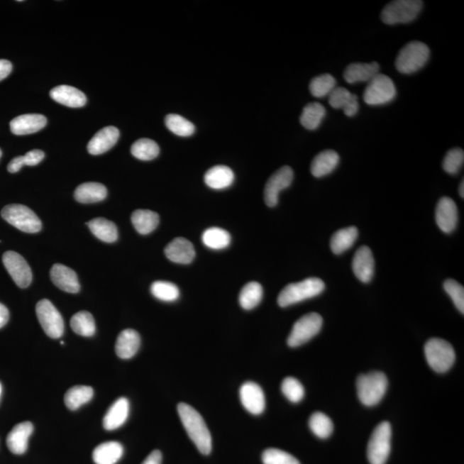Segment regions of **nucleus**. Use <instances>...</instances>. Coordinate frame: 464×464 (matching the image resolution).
Masks as SVG:
<instances>
[{
	"instance_id": "1",
	"label": "nucleus",
	"mask_w": 464,
	"mask_h": 464,
	"mask_svg": "<svg viewBox=\"0 0 464 464\" xmlns=\"http://www.w3.org/2000/svg\"><path fill=\"white\" fill-rule=\"evenodd\" d=\"M179 416L191 441L203 455H209L211 451V436L206 422L197 410L187 404L177 406Z\"/></svg>"
},
{
	"instance_id": "2",
	"label": "nucleus",
	"mask_w": 464,
	"mask_h": 464,
	"mask_svg": "<svg viewBox=\"0 0 464 464\" xmlns=\"http://www.w3.org/2000/svg\"><path fill=\"white\" fill-rule=\"evenodd\" d=\"M325 284L319 278H308L298 283L289 284L280 292L278 304L280 307L290 306L292 304L315 298L324 291Z\"/></svg>"
},
{
	"instance_id": "3",
	"label": "nucleus",
	"mask_w": 464,
	"mask_h": 464,
	"mask_svg": "<svg viewBox=\"0 0 464 464\" xmlns=\"http://www.w3.org/2000/svg\"><path fill=\"white\" fill-rule=\"evenodd\" d=\"M356 385L361 404L372 407L380 404L384 398L388 387V380L385 373L372 372L358 377Z\"/></svg>"
},
{
	"instance_id": "4",
	"label": "nucleus",
	"mask_w": 464,
	"mask_h": 464,
	"mask_svg": "<svg viewBox=\"0 0 464 464\" xmlns=\"http://www.w3.org/2000/svg\"><path fill=\"white\" fill-rule=\"evenodd\" d=\"M430 57L427 45L418 40L411 42L402 48L397 57L396 68L402 74H412L425 67Z\"/></svg>"
},
{
	"instance_id": "5",
	"label": "nucleus",
	"mask_w": 464,
	"mask_h": 464,
	"mask_svg": "<svg viewBox=\"0 0 464 464\" xmlns=\"http://www.w3.org/2000/svg\"><path fill=\"white\" fill-rule=\"evenodd\" d=\"M425 355L430 368L438 373L448 372L455 362L453 346L438 338L431 339L425 345Z\"/></svg>"
},
{
	"instance_id": "6",
	"label": "nucleus",
	"mask_w": 464,
	"mask_h": 464,
	"mask_svg": "<svg viewBox=\"0 0 464 464\" xmlns=\"http://www.w3.org/2000/svg\"><path fill=\"white\" fill-rule=\"evenodd\" d=\"M423 8L420 0H396L388 4L382 11V21L389 26L408 23L416 18Z\"/></svg>"
},
{
	"instance_id": "7",
	"label": "nucleus",
	"mask_w": 464,
	"mask_h": 464,
	"mask_svg": "<svg viewBox=\"0 0 464 464\" xmlns=\"http://www.w3.org/2000/svg\"><path fill=\"white\" fill-rule=\"evenodd\" d=\"M392 426L382 422L373 431L368 446V458L370 464H385L392 451Z\"/></svg>"
},
{
	"instance_id": "8",
	"label": "nucleus",
	"mask_w": 464,
	"mask_h": 464,
	"mask_svg": "<svg viewBox=\"0 0 464 464\" xmlns=\"http://www.w3.org/2000/svg\"><path fill=\"white\" fill-rule=\"evenodd\" d=\"M1 216L10 225L26 233H36L42 230V221L38 216L26 206L8 205L4 207Z\"/></svg>"
},
{
	"instance_id": "9",
	"label": "nucleus",
	"mask_w": 464,
	"mask_h": 464,
	"mask_svg": "<svg viewBox=\"0 0 464 464\" xmlns=\"http://www.w3.org/2000/svg\"><path fill=\"white\" fill-rule=\"evenodd\" d=\"M396 85L392 79L378 73L370 79L365 89L363 99L366 104L372 106L385 105L396 99Z\"/></svg>"
},
{
	"instance_id": "10",
	"label": "nucleus",
	"mask_w": 464,
	"mask_h": 464,
	"mask_svg": "<svg viewBox=\"0 0 464 464\" xmlns=\"http://www.w3.org/2000/svg\"><path fill=\"white\" fill-rule=\"evenodd\" d=\"M323 327V319L317 313L304 315L293 325L290 335L288 336L289 347L297 348L308 343L316 336Z\"/></svg>"
},
{
	"instance_id": "11",
	"label": "nucleus",
	"mask_w": 464,
	"mask_h": 464,
	"mask_svg": "<svg viewBox=\"0 0 464 464\" xmlns=\"http://www.w3.org/2000/svg\"><path fill=\"white\" fill-rule=\"evenodd\" d=\"M36 316L45 333L53 339H58L64 333L62 316L48 299L39 301L35 307Z\"/></svg>"
},
{
	"instance_id": "12",
	"label": "nucleus",
	"mask_w": 464,
	"mask_h": 464,
	"mask_svg": "<svg viewBox=\"0 0 464 464\" xmlns=\"http://www.w3.org/2000/svg\"><path fill=\"white\" fill-rule=\"evenodd\" d=\"M4 266L20 288H27L32 282V271L26 259L15 251H6L3 255Z\"/></svg>"
},
{
	"instance_id": "13",
	"label": "nucleus",
	"mask_w": 464,
	"mask_h": 464,
	"mask_svg": "<svg viewBox=\"0 0 464 464\" xmlns=\"http://www.w3.org/2000/svg\"><path fill=\"white\" fill-rule=\"evenodd\" d=\"M293 177L294 173L289 166H284L272 175L264 189V199L267 206L274 207L278 204L280 193L290 187Z\"/></svg>"
},
{
	"instance_id": "14",
	"label": "nucleus",
	"mask_w": 464,
	"mask_h": 464,
	"mask_svg": "<svg viewBox=\"0 0 464 464\" xmlns=\"http://www.w3.org/2000/svg\"><path fill=\"white\" fill-rule=\"evenodd\" d=\"M240 400L244 409L252 414H260L265 409V396L263 389L255 382H247L242 385L240 389Z\"/></svg>"
},
{
	"instance_id": "15",
	"label": "nucleus",
	"mask_w": 464,
	"mask_h": 464,
	"mask_svg": "<svg viewBox=\"0 0 464 464\" xmlns=\"http://www.w3.org/2000/svg\"><path fill=\"white\" fill-rule=\"evenodd\" d=\"M437 225L445 233H451L458 226V210L455 201L450 197L439 199L436 207Z\"/></svg>"
},
{
	"instance_id": "16",
	"label": "nucleus",
	"mask_w": 464,
	"mask_h": 464,
	"mask_svg": "<svg viewBox=\"0 0 464 464\" xmlns=\"http://www.w3.org/2000/svg\"><path fill=\"white\" fill-rule=\"evenodd\" d=\"M375 262L372 250L368 246H362L356 251L353 260L354 275L361 282L368 283L373 278Z\"/></svg>"
},
{
	"instance_id": "17",
	"label": "nucleus",
	"mask_w": 464,
	"mask_h": 464,
	"mask_svg": "<svg viewBox=\"0 0 464 464\" xmlns=\"http://www.w3.org/2000/svg\"><path fill=\"white\" fill-rule=\"evenodd\" d=\"M33 431V424L28 421L19 423L13 427L6 438L7 446L12 453L22 455L26 453L28 438Z\"/></svg>"
},
{
	"instance_id": "18",
	"label": "nucleus",
	"mask_w": 464,
	"mask_h": 464,
	"mask_svg": "<svg viewBox=\"0 0 464 464\" xmlns=\"http://www.w3.org/2000/svg\"><path fill=\"white\" fill-rule=\"evenodd\" d=\"M165 254L172 262L187 265L193 262L195 250L193 243L188 239L177 238L166 246Z\"/></svg>"
},
{
	"instance_id": "19",
	"label": "nucleus",
	"mask_w": 464,
	"mask_h": 464,
	"mask_svg": "<svg viewBox=\"0 0 464 464\" xmlns=\"http://www.w3.org/2000/svg\"><path fill=\"white\" fill-rule=\"evenodd\" d=\"M47 125V118L40 114H27L14 118L10 128L15 136H27L38 133Z\"/></svg>"
},
{
	"instance_id": "20",
	"label": "nucleus",
	"mask_w": 464,
	"mask_h": 464,
	"mask_svg": "<svg viewBox=\"0 0 464 464\" xmlns=\"http://www.w3.org/2000/svg\"><path fill=\"white\" fill-rule=\"evenodd\" d=\"M50 277L53 283L60 290L69 293H77L80 291L79 278L75 271L70 267L62 264H55L51 268Z\"/></svg>"
},
{
	"instance_id": "21",
	"label": "nucleus",
	"mask_w": 464,
	"mask_h": 464,
	"mask_svg": "<svg viewBox=\"0 0 464 464\" xmlns=\"http://www.w3.org/2000/svg\"><path fill=\"white\" fill-rule=\"evenodd\" d=\"M120 132L116 127L109 126L101 129L89 140L87 150L89 154L101 155L111 150L119 140Z\"/></svg>"
},
{
	"instance_id": "22",
	"label": "nucleus",
	"mask_w": 464,
	"mask_h": 464,
	"mask_svg": "<svg viewBox=\"0 0 464 464\" xmlns=\"http://www.w3.org/2000/svg\"><path fill=\"white\" fill-rule=\"evenodd\" d=\"M53 100L69 108H81L87 104V99L84 93L70 85H59L52 89Z\"/></svg>"
},
{
	"instance_id": "23",
	"label": "nucleus",
	"mask_w": 464,
	"mask_h": 464,
	"mask_svg": "<svg viewBox=\"0 0 464 464\" xmlns=\"http://www.w3.org/2000/svg\"><path fill=\"white\" fill-rule=\"evenodd\" d=\"M380 65L372 63H353L346 68L344 79L348 84L369 82L380 73Z\"/></svg>"
},
{
	"instance_id": "24",
	"label": "nucleus",
	"mask_w": 464,
	"mask_h": 464,
	"mask_svg": "<svg viewBox=\"0 0 464 464\" xmlns=\"http://www.w3.org/2000/svg\"><path fill=\"white\" fill-rule=\"evenodd\" d=\"M129 415V402L127 398L118 399L106 413L104 418V427L113 431L119 429L127 421Z\"/></svg>"
},
{
	"instance_id": "25",
	"label": "nucleus",
	"mask_w": 464,
	"mask_h": 464,
	"mask_svg": "<svg viewBox=\"0 0 464 464\" xmlns=\"http://www.w3.org/2000/svg\"><path fill=\"white\" fill-rule=\"evenodd\" d=\"M140 347V336L133 329L128 328L122 331L117 338L116 353L122 360L131 359Z\"/></svg>"
},
{
	"instance_id": "26",
	"label": "nucleus",
	"mask_w": 464,
	"mask_h": 464,
	"mask_svg": "<svg viewBox=\"0 0 464 464\" xmlns=\"http://www.w3.org/2000/svg\"><path fill=\"white\" fill-rule=\"evenodd\" d=\"M340 157L335 150H326L317 154L311 162V172L315 177L331 174L339 164Z\"/></svg>"
},
{
	"instance_id": "27",
	"label": "nucleus",
	"mask_w": 464,
	"mask_h": 464,
	"mask_svg": "<svg viewBox=\"0 0 464 464\" xmlns=\"http://www.w3.org/2000/svg\"><path fill=\"white\" fill-rule=\"evenodd\" d=\"M234 173L229 167L217 165L207 170L204 181L209 188L221 190L229 188L234 182Z\"/></svg>"
},
{
	"instance_id": "28",
	"label": "nucleus",
	"mask_w": 464,
	"mask_h": 464,
	"mask_svg": "<svg viewBox=\"0 0 464 464\" xmlns=\"http://www.w3.org/2000/svg\"><path fill=\"white\" fill-rule=\"evenodd\" d=\"M106 187L99 182H84L75 190L74 197L77 201L89 204L104 201L107 197Z\"/></svg>"
},
{
	"instance_id": "29",
	"label": "nucleus",
	"mask_w": 464,
	"mask_h": 464,
	"mask_svg": "<svg viewBox=\"0 0 464 464\" xmlns=\"http://www.w3.org/2000/svg\"><path fill=\"white\" fill-rule=\"evenodd\" d=\"M123 446L116 441L106 442L93 451V461L96 464H116L123 455Z\"/></svg>"
},
{
	"instance_id": "30",
	"label": "nucleus",
	"mask_w": 464,
	"mask_h": 464,
	"mask_svg": "<svg viewBox=\"0 0 464 464\" xmlns=\"http://www.w3.org/2000/svg\"><path fill=\"white\" fill-rule=\"evenodd\" d=\"M87 225L92 234L105 243H115L118 239L117 227L111 221L104 218H96L89 221Z\"/></svg>"
},
{
	"instance_id": "31",
	"label": "nucleus",
	"mask_w": 464,
	"mask_h": 464,
	"mask_svg": "<svg viewBox=\"0 0 464 464\" xmlns=\"http://www.w3.org/2000/svg\"><path fill=\"white\" fill-rule=\"evenodd\" d=\"M131 221L138 233L148 235L153 232L160 223V216L150 210L134 211Z\"/></svg>"
},
{
	"instance_id": "32",
	"label": "nucleus",
	"mask_w": 464,
	"mask_h": 464,
	"mask_svg": "<svg viewBox=\"0 0 464 464\" xmlns=\"http://www.w3.org/2000/svg\"><path fill=\"white\" fill-rule=\"evenodd\" d=\"M359 231L356 227L351 226L337 231L332 236L331 248L333 254L341 255L351 248L356 242Z\"/></svg>"
},
{
	"instance_id": "33",
	"label": "nucleus",
	"mask_w": 464,
	"mask_h": 464,
	"mask_svg": "<svg viewBox=\"0 0 464 464\" xmlns=\"http://www.w3.org/2000/svg\"><path fill=\"white\" fill-rule=\"evenodd\" d=\"M94 396V390L89 386L77 385L67 390L65 394V404L70 410L74 411L81 406L88 404Z\"/></svg>"
},
{
	"instance_id": "34",
	"label": "nucleus",
	"mask_w": 464,
	"mask_h": 464,
	"mask_svg": "<svg viewBox=\"0 0 464 464\" xmlns=\"http://www.w3.org/2000/svg\"><path fill=\"white\" fill-rule=\"evenodd\" d=\"M326 116V109L319 103L309 104L303 109L300 116V123L308 130L319 128L321 121Z\"/></svg>"
},
{
	"instance_id": "35",
	"label": "nucleus",
	"mask_w": 464,
	"mask_h": 464,
	"mask_svg": "<svg viewBox=\"0 0 464 464\" xmlns=\"http://www.w3.org/2000/svg\"><path fill=\"white\" fill-rule=\"evenodd\" d=\"M202 242L211 250H223L230 245L231 238L229 232L219 227H211L202 234Z\"/></svg>"
},
{
	"instance_id": "36",
	"label": "nucleus",
	"mask_w": 464,
	"mask_h": 464,
	"mask_svg": "<svg viewBox=\"0 0 464 464\" xmlns=\"http://www.w3.org/2000/svg\"><path fill=\"white\" fill-rule=\"evenodd\" d=\"M263 296L262 285L258 282H250L245 285L239 294V304L247 311L254 309L260 303Z\"/></svg>"
},
{
	"instance_id": "37",
	"label": "nucleus",
	"mask_w": 464,
	"mask_h": 464,
	"mask_svg": "<svg viewBox=\"0 0 464 464\" xmlns=\"http://www.w3.org/2000/svg\"><path fill=\"white\" fill-rule=\"evenodd\" d=\"M71 327L73 331L81 336L91 337L96 333L94 317L88 311L76 313L72 317Z\"/></svg>"
},
{
	"instance_id": "38",
	"label": "nucleus",
	"mask_w": 464,
	"mask_h": 464,
	"mask_svg": "<svg viewBox=\"0 0 464 464\" xmlns=\"http://www.w3.org/2000/svg\"><path fill=\"white\" fill-rule=\"evenodd\" d=\"M160 152V146L150 138H140L134 142L131 148L133 156L142 161L154 160Z\"/></svg>"
},
{
	"instance_id": "39",
	"label": "nucleus",
	"mask_w": 464,
	"mask_h": 464,
	"mask_svg": "<svg viewBox=\"0 0 464 464\" xmlns=\"http://www.w3.org/2000/svg\"><path fill=\"white\" fill-rule=\"evenodd\" d=\"M165 125L170 132L177 136L189 137L193 136L195 131L192 122L176 114H170L165 117Z\"/></svg>"
},
{
	"instance_id": "40",
	"label": "nucleus",
	"mask_w": 464,
	"mask_h": 464,
	"mask_svg": "<svg viewBox=\"0 0 464 464\" xmlns=\"http://www.w3.org/2000/svg\"><path fill=\"white\" fill-rule=\"evenodd\" d=\"M336 87V80L332 75L326 74L320 75L314 77L309 83V92L313 96L317 99H321L328 96L333 89Z\"/></svg>"
},
{
	"instance_id": "41",
	"label": "nucleus",
	"mask_w": 464,
	"mask_h": 464,
	"mask_svg": "<svg viewBox=\"0 0 464 464\" xmlns=\"http://www.w3.org/2000/svg\"><path fill=\"white\" fill-rule=\"evenodd\" d=\"M309 429L319 438H327L333 433V424L326 414L321 412L313 414L309 421Z\"/></svg>"
},
{
	"instance_id": "42",
	"label": "nucleus",
	"mask_w": 464,
	"mask_h": 464,
	"mask_svg": "<svg viewBox=\"0 0 464 464\" xmlns=\"http://www.w3.org/2000/svg\"><path fill=\"white\" fill-rule=\"evenodd\" d=\"M150 292L155 298L165 302H174L180 296V291L176 285L162 280L153 283L150 286Z\"/></svg>"
},
{
	"instance_id": "43",
	"label": "nucleus",
	"mask_w": 464,
	"mask_h": 464,
	"mask_svg": "<svg viewBox=\"0 0 464 464\" xmlns=\"http://www.w3.org/2000/svg\"><path fill=\"white\" fill-rule=\"evenodd\" d=\"M45 157L43 150H33L27 153L24 156L13 158L8 165L7 170L10 173H17L23 166H35L42 162Z\"/></svg>"
},
{
	"instance_id": "44",
	"label": "nucleus",
	"mask_w": 464,
	"mask_h": 464,
	"mask_svg": "<svg viewBox=\"0 0 464 464\" xmlns=\"http://www.w3.org/2000/svg\"><path fill=\"white\" fill-rule=\"evenodd\" d=\"M284 396L293 404H298L304 397V389L301 382L294 377L285 378L282 385Z\"/></svg>"
},
{
	"instance_id": "45",
	"label": "nucleus",
	"mask_w": 464,
	"mask_h": 464,
	"mask_svg": "<svg viewBox=\"0 0 464 464\" xmlns=\"http://www.w3.org/2000/svg\"><path fill=\"white\" fill-rule=\"evenodd\" d=\"M464 161V153L462 149L453 148L446 155L443 161V168L451 175L458 174L462 168Z\"/></svg>"
},
{
	"instance_id": "46",
	"label": "nucleus",
	"mask_w": 464,
	"mask_h": 464,
	"mask_svg": "<svg viewBox=\"0 0 464 464\" xmlns=\"http://www.w3.org/2000/svg\"><path fill=\"white\" fill-rule=\"evenodd\" d=\"M263 464H300L291 454L278 449H267L263 454Z\"/></svg>"
},
{
	"instance_id": "47",
	"label": "nucleus",
	"mask_w": 464,
	"mask_h": 464,
	"mask_svg": "<svg viewBox=\"0 0 464 464\" xmlns=\"http://www.w3.org/2000/svg\"><path fill=\"white\" fill-rule=\"evenodd\" d=\"M355 94L343 87H336L328 95V104L333 109H344L348 107Z\"/></svg>"
},
{
	"instance_id": "48",
	"label": "nucleus",
	"mask_w": 464,
	"mask_h": 464,
	"mask_svg": "<svg viewBox=\"0 0 464 464\" xmlns=\"http://www.w3.org/2000/svg\"><path fill=\"white\" fill-rule=\"evenodd\" d=\"M443 289L453 299L455 307L463 314L464 313V288L462 285L454 280H446L443 283Z\"/></svg>"
},
{
	"instance_id": "49",
	"label": "nucleus",
	"mask_w": 464,
	"mask_h": 464,
	"mask_svg": "<svg viewBox=\"0 0 464 464\" xmlns=\"http://www.w3.org/2000/svg\"><path fill=\"white\" fill-rule=\"evenodd\" d=\"M345 115L348 117H353L356 115L359 111V99L358 96H354L351 103L349 104L347 108L343 109Z\"/></svg>"
},
{
	"instance_id": "50",
	"label": "nucleus",
	"mask_w": 464,
	"mask_h": 464,
	"mask_svg": "<svg viewBox=\"0 0 464 464\" xmlns=\"http://www.w3.org/2000/svg\"><path fill=\"white\" fill-rule=\"evenodd\" d=\"M12 71V64L9 60H0V81L5 79L6 77L11 74Z\"/></svg>"
},
{
	"instance_id": "51",
	"label": "nucleus",
	"mask_w": 464,
	"mask_h": 464,
	"mask_svg": "<svg viewBox=\"0 0 464 464\" xmlns=\"http://www.w3.org/2000/svg\"><path fill=\"white\" fill-rule=\"evenodd\" d=\"M162 455L161 451H153L142 464H162Z\"/></svg>"
},
{
	"instance_id": "52",
	"label": "nucleus",
	"mask_w": 464,
	"mask_h": 464,
	"mask_svg": "<svg viewBox=\"0 0 464 464\" xmlns=\"http://www.w3.org/2000/svg\"><path fill=\"white\" fill-rule=\"evenodd\" d=\"M10 319V313L5 305L0 303V328L5 326Z\"/></svg>"
},
{
	"instance_id": "53",
	"label": "nucleus",
	"mask_w": 464,
	"mask_h": 464,
	"mask_svg": "<svg viewBox=\"0 0 464 464\" xmlns=\"http://www.w3.org/2000/svg\"><path fill=\"white\" fill-rule=\"evenodd\" d=\"M463 187H464V181L463 180L462 182H461V184H460V187H459V194H460V197H461L463 199L464 198V190H463L464 188H463Z\"/></svg>"
},
{
	"instance_id": "54",
	"label": "nucleus",
	"mask_w": 464,
	"mask_h": 464,
	"mask_svg": "<svg viewBox=\"0 0 464 464\" xmlns=\"http://www.w3.org/2000/svg\"><path fill=\"white\" fill-rule=\"evenodd\" d=\"M1 393H2V385L0 384V397H1Z\"/></svg>"
},
{
	"instance_id": "55",
	"label": "nucleus",
	"mask_w": 464,
	"mask_h": 464,
	"mask_svg": "<svg viewBox=\"0 0 464 464\" xmlns=\"http://www.w3.org/2000/svg\"><path fill=\"white\" fill-rule=\"evenodd\" d=\"M1 157H2V150L1 149H0V158H1Z\"/></svg>"
}]
</instances>
